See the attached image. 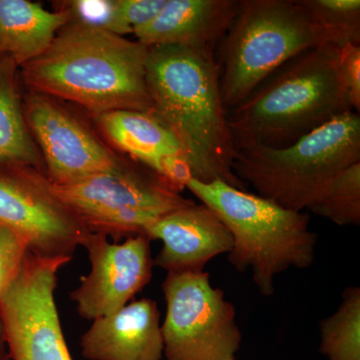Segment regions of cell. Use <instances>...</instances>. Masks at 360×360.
Listing matches in <instances>:
<instances>
[{
    "label": "cell",
    "mask_w": 360,
    "mask_h": 360,
    "mask_svg": "<svg viewBox=\"0 0 360 360\" xmlns=\"http://www.w3.org/2000/svg\"><path fill=\"white\" fill-rule=\"evenodd\" d=\"M146 85L151 113L174 134L193 179L245 191L234 174L236 141L222 103L213 52L177 45L148 47Z\"/></svg>",
    "instance_id": "6da1fadb"
},
{
    "label": "cell",
    "mask_w": 360,
    "mask_h": 360,
    "mask_svg": "<svg viewBox=\"0 0 360 360\" xmlns=\"http://www.w3.org/2000/svg\"><path fill=\"white\" fill-rule=\"evenodd\" d=\"M148 54L137 40L68 21L44 53L21 66V82L27 91L77 103L91 116L151 111Z\"/></svg>",
    "instance_id": "7a4b0ae2"
},
{
    "label": "cell",
    "mask_w": 360,
    "mask_h": 360,
    "mask_svg": "<svg viewBox=\"0 0 360 360\" xmlns=\"http://www.w3.org/2000/svg\"><path fill=\"white\" fill-rule=\"evenodd\" d=\"M348 111L340 49L322 45L278 68L227 118L236 148H283Z\"/></svg>",
    "instance_id": "3957f363"
},
{
    "label": "cell",
    "mask_w": 360,
    "mask_h": 360,
    "mask_svg": "<svg viewBox=\"0 0 360 360\" xmlns=\"http://www.w3.org/2000/svg\"><path fill=\"white\" fill-rule=\"evenodd\" d=\"M186 188L226 225L233 240L229 262L238 271L250 269L260 295L274 292V278L291 269H307L314 262L317 236L309 215L236 188L225 182L189 180Z\"/></svg>",
    "instance_id": "277c9868"
},
{
    "label": "cell",
    "mask_w": 360,
    "mask_h": 360,
    "mask_svg": "<svg viewBox=\"0 0 360 360\" xmlns=\"http://www.w3.org/2000/svg\"><path fill=\"white\" fill-rule=\"evenodd\" d=\"M356 162L360 116L348 111L286 148H238L233 172L258 195L300 212L309 210L338 172Z\"/></svg>",
    "instance_id": "5b68a950"
},
{
    "label": "cell",
    "mask_w": 360,
    "mask_h": 360,
    "mask_svg": "<svg viewBox=\"0 0 360 360\" xmlns=\"http://www.w3.org/2000/svg\"><path fill=\"white\" fill-rule=\"evenodd\" d=\"M219 44L220 94L227 113L290 59L319 47L298 0H239Z\"/></svg>",
    "instance_id": "8992f818"
},
{
    "label": "cell",
    "mask_w": 360,
    "mask_h": 360,
    "mask_svg": "<svg viewBox=\"0 0 360 360\" xmlns=\"http://www.w3.org/2000/svg\"><path fill=\"white\" fill-rule=\"evenodd\" d=\"M49 186L90 233L116 240L146 236L161 217L194 203L172 182L131 158H123L108 172L70 184L49 182Z\"/></svg>",
    "instance_id": "52a82bcc"
},
{
    "label": "cell",
    "mask_w": 360,
    "mask_h": 360,
    "mask_svg": "<svg viewBox=\"0 0 360 360\" xmlns=\"http://www.w3.org/2000/svg\"><path fill=\"white\" fill-rule=\"evenodd\" d=\"M161 288L165 360H236L243 335L236 307L207 272H167Z\"/></svg>",
    "instance_id": "ba28073f"
},
{
    "label": "cell",
    "mask_w": 360,
    "mask_h": 360,
    "mask_svg": "<svg viewBox=\"0 0 360 360\" xmlns=\"http://www.w3.org/2000/svg\"><path fill=\"white\" fill-rule=\"evenodd\" d=\"M71 259L30 251L18 276L0 295V326L11 360H72L54 297L59 270Z\"/></svg>",
    "instance_id": "9c48e42d"
},
{
    "label": "cell",
    "mask_w": 360,
    "mask_h": 360,
    "mask_svg": "<svg viewBox=\"0 0 360 360\" xmlns=\"http://www.w3.org/2000/svg\"><path fill=\"white\" fill-rule=\"evenodd\" d=\"M0 224L27 240L40 257H71L90 232L34 170L0 174Z\"/></svg>",
    "instance_id": "30bf717a"
},
{
    "label": "cell",
    "mask_w": 360,
    "mask_h": 360,
    "mask_svg": "<svg viewBox=\"0 0 360 360\" xmlns=\"http://www.w3.org/2000/svg\"><path fill=\"white\" fill-rule=\"evenodd\" d=\"M23 111L52 184H65L108 172L123 158L53 97L27 91Z\"/></svg>",
    "instance_id": "8fae6325"
},
{
    "label": "cell",
    "mask_w": 360,
    "mask_h": 360,
    "mask_svg": "<svg viewBox=\"0 0 360 360\" xmlns=\"http://www.w3.org/2000/svg\"><path fill=\"white\" fill-rule=\"evenodd\" d=\"M150 241L136 236L111 243L105 236L90 234L84 246L90 271L70 292L82 319L94 321L115 314L148 285L155 265Z\"/></svg>",
    "instance_id": "7c38bea8"
},
{
    "label": "cell",
    "mask_w": 360,
    "mask_h": 360,
    "mask_svg": "<svg viewBox=\"0 0 360 360\" xmlns=\"http://www.w3.org/2000/svg\"><path fill=\"white\" fill-rule=\"evenodd\" d=\"M162 248L153 264L167 272H200L210 260L232 250V236L217 213L193 205L167 213L146 231Z\"/></svg>",
    "instance_id": "4fadbf2b"
},
{
    "label": "cell",
    "mask_w": 360,
    "mask_h": 360,
    "mask_svg": "<svg viewBox=\"0 0 360 360\" xmlns=\"http://www.w3.org/2000/svg\"><path fill=\"white\" fill-rule=\"evenodd\" d=\"M80 347L89 360H162L158 303L142 298L94 319L82 335Z\"/></svg>",
    "instance_id": "5bb4252c"
},
{
    "label": "cell",
    "mask_w": 360,
    "mask_h": 360,
    "mask_svg": "<svg viewBox=\"0 0 360 360\" xmlns=\"http://www.w3.org/2000/svg\"><path fill=\"white\" fill-rule=\"evenodd\" d=\"M238 6L239 0H167L155 18L135 28L134 34L146 47L177 45L214 53Z\"/></svg>",
    "instance_id": "9a60e30c"
},
{
    "label": "cell",
    "mask_w": 360,
    "mask_h": 360,
    "mask_svg": "<svg viewBox=\"0 0 360 360\" xmlns=\"http://www.w3.org/2000/svg\"><path fill=\"white\" fill-rule=\"evenodd\" d=\"M25 170L46 175L25 120L20 65L11 56H0V174Z\"/></svg>",
    "instance_id": "2e32d148"
},
{
    "label": "cell",
    "mask_w": 360,
    "mask_h": 360,
    "mask_svg": "<svg viewBox=\"0 0 360 360\" xmlns=\"http://www.w3.org/2000/svg\"><path fill=\"white\" fill-rule=\"evenodd\" d=\"M70 20L63 9L49 11L28 0H0V56L21 66L44 53Z\"/></svg>",
    "instance_id": "e0dca14e"
},
{
    "label": "cell",
    "mask_w": 360,
    "mask_h": 360,
    "mask_svg": "<svg viewBox=\"0 0 360 360\" xmlns=\"http://www.w3.org/2000/svg\"><path fill=\"white\" fill-rule=\"evenodd\" d=\"M94 120L115 148L151 170L162 156L184 153L174 134L150 111H108Z\"/></svg>",
    "instance_id": "ac0fdd59"
},
{
    "label": "cell",
    "mask_w": 360,
    "mask_h": 360,
    "mask_svg": "<svg viewBox=\"0 0 360 360\" xmlns=\"http://www.w3.org/2000/svg\"><path fill=\"white\" fill-rule=\"evenodd\" d=\"M319 46L360 44L359 0H298Z\"/></svg>",
    "instance_id": "d6986e66"
},
{
    "label": "cell",
    "mask_w": 360,
    "mask_h": 360,
    "mask_svg": "<svg viewBox=\"0 0 360 360\" xmlns=\"http://www.w3.org/2000/svg\"><path fill=\"white\" fill-rule=\"evenodd\" d=\"M321 352L328 360H360V288L349 286L335 314L321 323Z\"/></svg>",
    "instance_id": "ffe728a7"
},
{
    "label": "cell",
    "mask_w": 360,
    "mask_h": 360,
    "mask_svg": "<svg viewBox=\"0 0 360 360\" xmlns=\"http://www.w3.org/2000/svg\"><path fill=\"white\" fill-rule=\"evenodd\" d=\"M309 210L340 226L359 225L360 162L338 172Z\"/></svg>",
    "instance_id": "44dd1931"
},
{
    "label": "cell",
    "mask_w": 360,
    "mask_h": 360,
    "mask_svg": "<svg viewBox=\"0 0 360 360\" xmlns=\"http://www.w3.org/2000/svg\"><path fill=\"white\" fill-rule=\"evenodd\" d=\"M70 20L124 37L116 18L115 0H75L59 6Z\"/></svg>",
    "instance_id": "7402d4cb"
},
{
    "label": "cell",
    "mask_w": 360,
    "mask_h": 360,
    "mask_svg": "<svg viewBox=\"0 0 360 360\" xmlns=\"http://www.w3.org/2000/svg\"><path fill=\"white\" fill-rule=\"evenodd\" d=\"M28 252L27 240L0 224V295L18 276Z\"/></svg>",
    "instance_id": "603a6c76"
},
{
    "label": "cell",
    "mask_w": 360,
    "mask_h": 360,
    "mask_svg": "<svg viewBox=\"0 0 360 360\" xmlns=\"http://www.w3.org/2000/svg\"><path fill=\"white\" fill-rule=\"evenodd\" d=\"M167 0H115L116 18L123 35L155 18Z\"/></svg>",
    "instance_id": "cb8c5ba5"
},
{
    "label": "cell",
    "mask_w": 360,
    "mask_h": 360,
    "mask_svg": "<svg viewBox=\"0 0 360 360\" xmlns=\"http://www.w3.org/2000/svg\"><path fill=\"white\" fill-rule=\"evenodd\" d=\"M341 79L355 112L360 110V44H347L340 49Z\"/></svg>",
    "instance_id": "d4e9b609"
},
{
    "label": "cell",
    "mask_w": 360,
    "mask_h": 360,
    "mask_svg": "<svg viewBox=\"0 0 360 360\" xmlns=\"http://www.w3.org/2000/svg\"><path fill=\"white\" fill-rule=\"evenodd\" d=\"M153 172L172 182L180 191H184L189 180L193 179L191 165L184 153L162 156L156 162Z\"/></svg>",
    "instance_id": "484cf974"
},
{
    "label": "cell",
    "mask_w": 360,
    "mask_h": 360,
    "mask_svg": "<svg viewBox=\"0 0 360 360\" xmlns=\"http://www.w3.org/2000/svg\"><path fill=\"white\" fill-rule=\"evenodd\" d=\"M0 360H11L8 352H7L6 341H4V333H2L1 326H0Z\"/></svg>",
    "instance_id": "4316f807"
}]
</instances>
